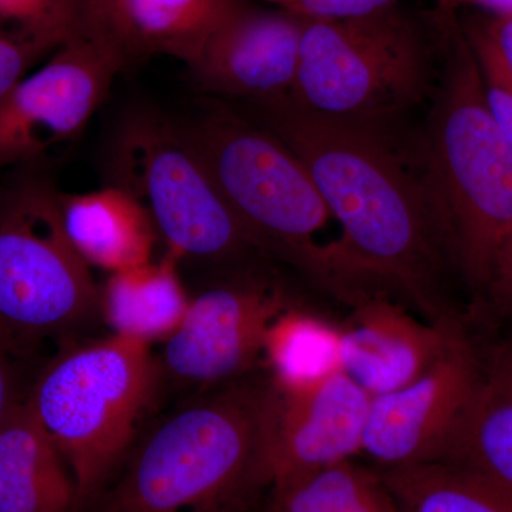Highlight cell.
Here are the masks:
<instances>
[{
	"instance_id": "1",
	"label": "cell",
	"mask_w": 512,
	"mask_h": 512,
	"mask_svg": "<svg viewBox=\"0 0 512 512\" xmlns=\"http://www.w3.org/2000/svg\"><path fill=\"white\" fill-rule=\"evenodd\" d=\"M244 106L302 161L342 225V239L320 245L312 275L353 303L365 298L363 286H376L437 313L451 259L423 171L410 167L386 134L313 116L288 96Z\"/></svg>"
},
{
	"instance_id": "2",
	"label": "cell",
	"mask_w": 512,
	"mask_h": 512,
	"mask_svg": "<svg viewBox=\"0 0 512 512\" xmlns=\"http://www.w3.org/2000/svg\"><path fill=\"white\" fill-rule=\"evenodd\" d=\"M440 10L444 64L421 171L451 264L480 296L495 252L512 229V147L485 104L480 69L463 28Z\"/></svg>"
},
{
	"instance_id": "3",
	"label": "cell",
	"mask_w": 512,
	"mask_h": 512,
	"mask_svg": "<svg viewBox=\"0 0 512 512\" xmlns=\"http://www.w3.org/2000/svg\"><path fill=\"white\" fill-rule=\"evenodd\" d=\"M271 380L239 379L148 434L100 512H234L266 485Z\"/></svg>"
},
{
	"instance_id": "4",
	"label": "cell",
	"mask_w": 512,
	"mask_h": 512,
	"mask_svg": "<svg viewBox=\"0 0 512 512\" xmlns=\"http://www.w3.org/2000/svg\"><path fill=\"white\" fill-rule=\"evenodd\" d=\"M433 46L397 5L343 19H302L289 99L313 116L380 131L430 87Z\"/></svg>"
},
{
	"instance_id": "5",
	"label": "cell",
	"mask_w": 512,
	"mask_h": 512,
	"mask_svg": "<svg viewBox=\"0 0 512 512\" xmlns=\"http://www.w3.org/2000/svg\"><path fill=\"white\" fill-rule=\"evenodd\" d=\"M0 185V346L19 353L101 313V288L64 232L56 185L37 165Z\"/></svg>"
},
{
	"instance_id": "6",
	"label": "cell",
	"mask_w": 512,
	"mask_h": 512,
	"mask_svg": "<svg viewBox=\"0 0 512 512\" xmlns=\"http://www.w3.org/2000/svg\"><path fill=\"white\" fill-rule=\"evenodd\" d=\"M153 383L148 345L119 335L64 350L37 377L25 403L59 448L82 503L119 463Z\"/></svg>"
},
{
	"instance_id": "7",
	"label": "cell",
	"mask_w": 512,
	"mask_h": 512,
	"mask_svg": "<svg viewBox=\"0 0 512 512\" xmlns=\"http://www.w3.org/2000/svg\"><path fill=\"white\" fill-rule=\"evenodd\" d=\"M222 198L258 247L312 274L330 218L305 165L274 133L244 111L212 100L180 120Z\"/></svg>"
},
{
	"instance_id": "8",
	"label": "cell",
	"mask_w": 512,
	"mask_h": 512,
	"mask_svg": "<svg viewBox=\"0 0 512 512\" xmlns=\"http://www.w3.org/2000/svg\"><path fill=\"white\" fill-rule=\"evenodd\" d=\"M107 174L146 205L168 251L195 261H239L254 238L235 217L180 120L158 111L128 113L114 133Z\"/></svg>"
},
{
	"instance_id": "9",
	"label": "cell",
	"mask_w": 512,
	"mask_h": 512,
	"mask_svg": "<svg viewBox=\"0 0 512 512\" xmlns=\"http://www.w3.org/2000/svg\"><path fill=\"white\" fill-rule=\"evenodd\" d=\"M127 57L109 36L84 32L0 100V171L42 163L76 140L109 97Z\"/></svg>"
},
{
	"instance_id": "10",
	"label": "cell",
	"mask_w": 512,
	"mask_h": 512,
	"mask_svg": "<svg viewBox=\"0 0 512 512\" xmlns=\"http://www.w3.org/2000/svg\"><path fill=\"white\" fill-rule=\"evenodd\" d=\"M480 372V357L458 325L423 375L372 397L363 453L384 468L443 461L473 402Z\"/></svg>"
},
{
	"instance_id": "11",
	"label": "cell",
	"mask_w": 512,
	"mask_h": 512,
	"mask_svg": "<svg viewBox=\"0 0 512 512\" xmlns=\"http://www.w3.org/2000/svg\"><path fill=\"white\" fill-rule=\"evenodd\" d=\"M289 308L281 289L252 279L207 289L165 340V369L204 386L239 379L264 355L269 328Z\"/></svg>"
},
{
	"instance_id": "12",
	"label": "cell",
	"mask_w": 512,
	"mask_h": 512,
	"mask_svg": "<svg viewBox=\"0 0 512 512\" xmlns=\"http://www.w3.org/2000/svg\"><path fill=\"white\" fill-rule=\"evenodd\" d=\"M275 392L266 485L278 487L363 453L372 396L343 370L306 389Z\"/></svg>"
},
{
	"instance_id": "13",
	"label": "cell",
	"mask_w": 512,
	"mask_h": 512,
	"mask_svg": "<svg viewBox=\"0 0 512 512\" xmlns=\"http://www.w3.org/2000/svg\"><path fill=\"white\" fill-rule=\"evenodd\" d=\"M301 39V18L242 0L187 69L192 83L217 99H279L289 96L295 84Z\"/></svg>"
},
{
	"instance_id": "14",
	"label": "cell",
	"mask_w": 512,
	"mask_h": 512,
	"mask_svg": "<svg viewBox=\"0 0 512 512\" xmlns=\"http://www.w3.org/2000/svg\"><path fill=\"white\" fill-rule=\"evenodd\" d=\"M340 328V369L372 397L394 392L423 375L446 349L456 320L423 323L387 296L355 303Z\"/></svg>"
},
{
	"instance_id": "15",
	"label": "cell",
	"mask_w": 512,
	"mask_h": 512,
	"mask_svg": "<svg viewBox=\"0 0 512 512\" xmlns=\"http://www.w3.org/2000/svg\"><path fill=\"white\" fill-rule=\"evenodd\" d=\"M242 0H84L86 32L109 36L128 63L167 56L190 67Z\"/></svg>"
},
{
	"instance_id": "16",
	"label": "cell",
	"mask_w": 512,
	"mask_h": 512,
	"mask_svg": "<svg viewBox=\"0 0 512 512\" xmlns=\"http://www.w3.org/2000/svg\"><path fill=\"white\" fill-rule=\"evenodd\" d=\"M59 205L70 244L90 266L114 274L153 262L156 222L126 188L107 184L74 194L60 191Z\"/></svg>"
},
{
	"instance_id": "17",
	"label": "cell",
	"mask_w": 512,
	"mask_h": 512,
	"mask_svg": "<svg viewBox=\"0 0 512 512\" xmlns=\"http://www.w3.org/2000/svg\"><path fill=\"white\" fill-rule=\"evenodd\" d=\"M80 503L59 448L22 400L0 427V512H74Z\"/></svg>"
},
{
	"instance_id": "18",
	"label": "cell",
	"mask_w": 512,
	"mask_h": 512,
	"mask_svg": "<svg viewBox=\"0 0 512 512\" xmlns=\"http://www.w3.org/2000/svg\"><path fill=\"white\" fill-rule=\"evenodd\" d=\"M443 461L470 468L512 494V339L481 362L473 402Z\"/></svg>"
},
{
	"instance_id": "19",
	"label": "cell",
	"mask_w": 512,
	"mask_h": 512,
	"mask_svg": "<svg viewBox=\"0 0 512 512\" xmlns=\"http://www.w3.org/2000/svg\"><path fill=\"white\" fill-rule=\"evenodd\" d=\"M180 261L167 251L158 262L110 274L101 288V315L113 335L146 345L173 335L191 301L178 274Z\"/></svg>"
},
{
	"instance_id": "20",
	"label": "cell",
	"mask_w": 512,
	"mask_h": 512,
	"mask_svg": "<svg viewBox=\"0 0 512 512\" xmlns=\"http://www.w3.org/2000/svg\"><path fill=\"white\" fill-rule=\"evenodd\" d=\"M379 480L400 512H512V494L447 461L384 468Z\"/></svg>"
},
{
	"instance_id": "21",
	"label": "cell",
	"mask_w": 512,
	"mask_h": 512,
	"mask_svg": "<svg viewBox=\"0 0 512 512\" xmlns=\"http://www.w3.org/2000/svg\"><path fill=\"white\" fill-rule=\"evenodd\" d=\"M340 328L298 308L286 309L266 335L264 355L271 383L296 392L322 382L340 369Z\"/></svg>"
},
{
	"instance_id": "22",
	"label": "cell",
	"mask_w": 512,
	"mask_h": 512,
	"mask_svg": "<svg viewBox=\"0 0 512 512\" xmlns=\"http://www.w3.org/2000/svg\"><path fill=\"white\" fill-rule=\"evenodd\" d=\"M375 481L369 471L346 461L272 488L269 512H348Z\"/></svg>"
},
{
	"instance_id": "23",
	"label": "cell",
	"mask_w": 512,
	"mask_h": 512,
	"mask_svg": "<svg viewBox=\"0 0 512 512\" xmlns=\"http://www.w3.org/2000/svg\"><path fill=\"white\" fill-rule=\"evenodd\" d=\"M480 69L485 104L512 147V74L476 20L463 28Z\"/></svg>"
},
{
	"instance_id": "24",
	"label": "cell",
	"mask_w": 512,
	"mask_h": 512,
	"mask_svg": "<svg viewBox=\"0 0 512 512\" xmlns=\"http://www.w3.org/2000/svg\"><path fill=\"white\" fill-rule=\"evenodd\" d=\"M301 19H343L367 15L400 0H261Z\"/></svg>"
},
{
	"instance_id": "25",
	"label": "cell",
	"mask_w": 512,
	"mask_h": 512,
	"mask_svg": "<svg viewBox=\"0 0 512 512\" xmlns=\"http://www.w3.org/2000/svg\"><path fill=\"white\" fill-rule=\"evenodd\" d=\"M501 312H512V229L495 252L483 295Z\"/></svg>"
},
{
	"instance_id": "26",
	"label": "cell",
	"mask_w": 512,
	"mask_h": 512,
	"mask_svg": "<svg viewBox=\"0 0 512 512\" xmlns=\"http://www.w3.org/2000/svg\"><path fill=\"white\" fill-rule=\"evenodd\" d=\"M37 59L29 47L0 30V100L26 76Z\"/></svg>"
},
{
	"instance_id": "27",
	"label": "cell",
	"mask_w": 512,
	"mask_h": 512,
	"mask_svg": "<svg viewBox=\"0 0 512 512\" xmlns=\"http://www.w3.org/2000/svg\"><path fill=\"white\" fill-rule=\"evenodd\" d=\"M476 23L483 30L485 36L493 43L498 55L512 74V18L503 16H490V18H476Z\"/></svg>"
},
{
	"instance_id": "28",
	"label": "cell",
	"mask_w": 512,
	"mask_h": 512,
	"mask_svg": "<svg viewBox=\"0 0 512 512\" xmlns=\"http://www.w3.org/2000/svg\"><path fill=\"white\" fill-rule=\"evenodd\" d=\"M10 353L0 346V427L22 400L16 397L15 377L9 360Z\"/></svg>"
},
{
	"instance_id": "29",
	"label": "cell",
	"mask_w": 512,
	"mask_h": 512,
	"mask_svg": "<svg viewBox=\"0 0 512 512\" xmlns=\"http://www.w3.org/2000/svg\"><path fill=\"white\" fill-rule=\"evenodd\" d=\"M348 512H400L397 510L396 504L393 503L392 497L383 487L382 481L376 476V481L365 494V497L350 508Z\"/></svg>"
},
{
	"instance_id": "30",
	"label": "cell",
	"mask_w": 512,
	"mask_h": 512,
	"mask_svg": "<svg viewBox=\"0 0 512 512\" xmlns=\"http://www.w3.org/2000/svg\"><path fill=\"white\" fill-rule=\"evenodd\" d=\"M439 3L441 9L453 10L458 6H474L487 10L491 16H503L512 18V0H434Z\"/></svg>"
}]
</instances>
